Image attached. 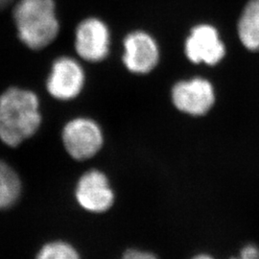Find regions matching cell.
<instances>
[{"label": "cell", "mask_w": 259, "mask_h": 259, "mask_svg": "<svg viewBox=\"0 0 259 259\" xmlns=\"http://www.w3.org/2000/svg\"><path fill=\"white\" fill-rule=\"evenodd\" d=\"M84 71L81 65L71 57H59L51 67L47 81V92L58 100L69 101L83 91Z\"/></svg>", "instance_id": "6"}, {"label": "cell", "mask_w": 259, "mask_h": 259, "mask_svg": "<svg viewBox=\"0 0 259 259\" xmlns=\"http://www.w3.org/2000/svg\"><path fill=\"white\" fill-rule=\"evenodd\" d=\"M13 18L20 41L32 50L46 48L59 35L54 0H19Z\"/></svg>", "instance_id": "2"}, {"label": "cell", "mask_w": 259, "mask_h": 259, "mask_svg": "<svg viewBox=\"0 0 259 259\" xmlns=\"http://www.w3.org/2000/svg\"><path fill=\"white\" fill-rule=\"evenodd\" d=\"M37 94L11 87L0 94V140L16 148L37 134L41 125Z\"/></svg>", "instance_id": "1"}, {"label": "cell", "mask_w": 259, "mask_h": 259, "mask_svg": "<svg viewBox=\"0 0 259 259\" xmlns=\"http://www.w3.org/2000/svg\"><path fill=\"white\" fill-rule=\"evenodd\" d=\"M14 0H0V11L5 9Z\"/></svg>", "instance_id": "15"}, {"label": "cell", "mask_w": 259, "mask_h": 259, "mask_svg": "<svg viewBox=\"0 0 259 259\" xmlns=\"http://www.w3.org/2000/svg\"><path fill=\"white\" fill-rule=\"evenodd\" d=\"M123 64L134 74H148L158 64L159 49L150 34L136 30L129 33L124 41Z\"/></svg>", "instance_id": "7"}, {"label": "cell", "mask_w": 259, "mask_h": 259, "mask_svg": "<svg viewBox=\"0 0 259 259\" xmlns=\"http://www.w3.org/2000/svg\"><path fill=\"white\" fill-rule=\"evenodd\" d=\"M226 49L213 26L202 24L192 29L185 41V54L194 64H218L225 56Z\"/></svg>", "instance_id": "9"}, {"label": "cell", "mask_w": 259, "mask_h": 259, "mask_svg": "<svg viewBox=\"0 0 259 259\" xmlns=\"http://www.w3.org/2000/svg\"><path fill=\"white\" fill-rule=\"evenodd\" d=\"M22 184L18 172L0 159V210H6L19 202Z\"/></svg>", "instance_id": "11"}, {"label": "cell", "mask_w": 259, "mask_h": 259, "mask_svg": "<svg viewBox=\"0 0 259 259\" xmlns=\"http://www.w3.org/2000/svg\"><path fill=\"white\" fill-rule=\"evenodd\" d=\"M111 33L108 25L98 18L82 20L75 31L77 54L90 63L104 61L110 52Z\"/></svg>", "instance_id": "5"}, {"label": "cell", "mask_w": 259, "mask_h": 259, "mask_svg": "<svg viewBox=\"0 0 259 259\" xmlns=\"http://www.w3.org/2000/svg\"><path fill=\"white\" fill-rule=\"evenodd\" d=\"M241 42L251 51L259 50V0H250L238 22Z\"/></svg>", "instance_id": "10"}, {"label": "cell", "mask_w": 259, "mask_h": 259, "mask_svg": "<svg viewBox=\"0 0 259 259\" xmlns=\"http://www.w3.org/2000/svg\"><path fill=\"white\" fill-rule=\"evenodd\" d=\"M36 259H81V255L71 244L56 240L45 244L38 250Z\"/></svg>", "instance_id": "12"}, {"label": "cell", "mask_w": 259, "mask_h": 259, "mask_svg": "<svg viewBox=\"0 0 259 259\" xmlns=\"http://www.w3.org/2000/svg\"><path fill=\"white\" fill-rule=\"evenodd\" d=\"M231 259H259V248L254 245L245 246L237 257Z\"/></svg>", "instance_id": "14"}, {"label": "cell", "mask_w": 259, "mask_h": 259, "mask_svg": "<svg viewBox=\"0 0 259 259\" xmlns=\"http://www.w3.org/2000/svg\"><path fill=\"white\" fill-rule=\"evenodd\" d=\"M62 140L70 157L78 161H84L100 152L104 145V134L96 121L88 117H76L64 126Z\"/></svg>", "instance_id": "3"}, {"label": "cell", "mask_w": 259, "mask_h": 259, "mask_svg": "<svg viewBox=\"0 0 259 259\" xmlns=\"http://www.w3.org/2000/svg\"><path fill=\"white\" fill-rule=\"evenodd\" d=\"M120 259H158L154 253L139 249H129L126 250Z\"/></svg>", "instance_id": "13"}, {"label": "cell", "mask_w": 259, "mask_h": 259, "mask_svg": "<svg viewBox=\"0 0 259 259\" xmlns=\"http://www.w3.org/2000/svg\"><path fill=\"white\" fill-rule=\"evenodd\" d=\"M214 100L212 84L202 78L179 82L172 89L174 106L189 115H204L212 108Z\"/></svg>", "instance_id": "8"}, {"label": "cell", "mask_w": 259, "mask_h": 259, "mask_svg": "<svg viewBox=\"0 0 259 259\" xmlns=\"http://www.w3.org/2000/svg\"><path fill=\"white\" fill-rule=\"evenodd\" d=\"M75 199L85 211L104 213L114 204L115 195L107 175L98 169H91L79 178Z\"/></svg>", "instance_id": "4"}, {"label": "cell", "mask_w": 259, "mask_h": 259, "mask_svg": "<svg viewBox=\"0 0 259 259\" xmlns=\"http://www.w3.org/2000/svg\"><path fill=\"white\" fill-rule=\"evenodd\" d=\"M192 259H214L212 256L208 255V254H205V253H202V254H198L196 255Z\"/></svg>", "instance_id": "16"}]
</instances>
